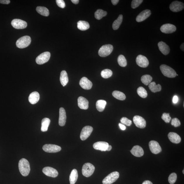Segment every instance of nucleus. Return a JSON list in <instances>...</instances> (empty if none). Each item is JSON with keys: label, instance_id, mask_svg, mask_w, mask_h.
Instances as JSON below:
<instances>
[{"label": "nucleus", "instance_id": "nucleus-50", "mask_svg": "<svg viewBox=\"0 0 184 184\" xmlns=\"http://www.w3.org/2000/svg\"><path fill=\"white\" fill-rule=\"evenodd\" d=\"M142 184H153L152 182L149 180H146L144 181Z\"/></svg>", "mask_w": 184, "mask_h": 184}, {"label": "nucleus", "instance_id": "nucleus-43", "mask_svg": "<svg viewBox=\"0 0 184 184\" xmlns=\"http://www.w3.org/2000/svg\"><path fill=\"white\" fill-rule=\"evenodd\" d=\"M162 119L167 123H169L171 120V117L169 115V113H163L161 117Z\"/></svg>", "mask_w": 184, "mask_h": 184}, {"label": "nucleus", "instance_id": "nucleus-4", "mask_svg": "<svg viewBox=\"0 0 184 184\" xmlns=\"http://www.w3.org/2000/svg\"><path fill=\"white\" fill-rule=\"evenodd\" d=\"M95 170V167L91 163H86L83 166L82 173L84 176L88 177L92 175Z\"/></svg>", "mask_w": 184, "mask_h": 184}, {"label": "nucleus", "instance_id": "nucleus-28", "mask_svg": "<svg viewBox=\"0 0 184 184\" xmlns=\"http://www.w3.org/2000/svg\"><path fill=\"white\" fill-rule=\"evenodd\" d=\"M78 177V174L76 169H74L72 171L69 177V181L70 184H75L77 182Z\"/></svg>", "mask_w": 184, "mask_h": 184}, {"label": "nucleus", "instance_id": "nucleus-27", "mask_svg": "<svg viewBox=\"0 0 184 184\" xmlns=\"http://www.w3.org/2000/svg\"><path fill=\"white\" fill-rule=\"evenodd\" d=\"M77 28L81 31L87 30L90 28V25L88 22L83 20H79L77 22Z\"/></svg>", "mask_w": 184, "mask_h": 184}, {"label": "nucleus", "instance_id": "nucleus-23", "mask_svg": "<svg viewBox=\"0 0 184 184\" xmlns=\"http://www.w3.org/2000/svg\"><path fill=\"white\" fill-rule=\"evenodd\" d=\"M169 140L175 144H179L180 142L181 138L179 135L174 132H170L168 135Z\"/></svg>", "mask_w": 184, "mask_h": 184}, {"label": "nucleus", "instance_id": "nucleus-49", "mask_svg": "<svg viewBox=\"0 0 184 184\" xmlns=\"http://www.w3.org/2000/svg\"><path fill=\"white\" fill-rule=\"evenodd\" d=\"M119 1V0H112L111 2L114 5H116L118 3Z\"/></svg>", "mask_w": 184, "mask_h": 184}, {"label": "nucleus", "instance_id": "nucleus-47", "mask_svg": "<svg viewBox=\"0 0 184 184\" xmlns=\"http://www.w3.org/2000/svg\"><path fill=\"white\" fill-rule=\"evenodd\" d=\"M10 3L9 0H0V3L3 4H8Z\"/></svg>", "mask_w": 184, "mask_h": 184}, {"label": "nucleus", "instance_id": "nucleus-32", "mask_svg": "<svg viewBox=\"0 0 184 184\" xmlns=\"http://www.w3.org/2000/svg\"><path fill=\"white\" fill-rule=\"evenodd\" d=\"M123 20V15L120 14L119 16L117 19L114 20L112 24V28L114 30H116L119 28Z\"/></svg>", "mask_w": 184, "mask_h": 184}, {"label": "nucleus", "instance_id": "nucleus-35", "mask_svg": "<svg viewBox=\"0 0 184 184\" xmlns=\"http://www.w3.org/2000/svg\"><path fill=\"white\" fill-rule=\"evenodd\" d=\"M107 12L102 9H98L95 13V16L96 19L100 20L107 15Z\"/></svg>", "mask_w": 184, "mask_h": 184}, {"label": "nucleus", "instance_id": "nucleus-38", "mask_svg": "<svg viewBox=\"0 0 184 184\" xmlns=\"http://www.w3.org/2000/svg\"><path fill=\"white\" fill-rule=\"evenodd\" d=\"M117 60L119 65L122 67H125L127 64L126 59L124 55H120L118 57Z\"/></svg>", "mask_w": 184, "mask_h": 184}, {"label": "nucleus", "instance_id": "nucleus-33", "mask_svg": "<svg viewBox=\"0 0 184 184\" xmlns=\"http://www.w3.org/2000/svg\"><path fill=\"white\" fill-rule=\"evenodd\" d=\"M112 95L114 98L119 100H124L126 99V96L121 92L118 91H114L112 93Z\"/></svg>", "mask_w": 184, "mask_h": 184}, {"label": "nucleus", "instance_id": "nucleus-13", "mask_svg": "<svg viewBox=\"0 0 184 184\" xmlns=\"http://www.w3.org/2000/svg\"><path fill=\"white\" fill-rule=\"evenodd\" d=\"M184 4L181 2L175 1L172 3L169 6L171 11L173 12H178L184 9Z\"/></svg>", "mask_w": 184, "mask_h": 184}, {"label": "nucleus", "instance_id": "nucleus-34", "mask_svg": "<svg viewBox=\"0 0 184 184\" xmlns=\"http://www.w3.org/2000/svg\"><path fill=\"white\" fill-rule=\"evenodd\" d=\"M36 11L39 14L43 16H48L49 15V10L46 7L39 6L37 7Z\"/></svg>", "mask_w": 184, "mask_h": 184}, {"label": "nucleus", "instance_id": "nucleus-8", "mask_svg": "<svg viewBox=\"0 0 184 184\" xmlns=\"http://www.w3.org/2000/svg\"><path fill=\"white\" fill-rule=\"evenodd\" d=\"M11 25L16 29H23L27 26V23L24 20L19 19H15L12 20Z\"/></svg>", "mask_w": 184, "mask_h": 184}, {"label": "nucleus", "instance_id": "nucleus-51", "mask_svg": "<svg viewBox=\"0 0 184 184\" xmlns=\"http://www.w3.org/2000/svg\"><path fill=\"white\" fill-rule=\"evenodd\" d=\"M71 1L72 2L73 4H77L79 3V0H71Z\"/></svg>", "mask_w": 184, "mask_h": 184}, {"label": "nucleus", "instance_id": "nucleus-37", "mask_svg": "<svg viewBox=\"0 0 184 184\" xmlns=\"http://www.w3.org/2000/svg\"><path fill=\"white\" fill-rule=\"evenodd\" d=\"M137 93L140 97L143 98H145L148 96L147 91L144 87H140L137 89Z\"/></svg>", "mask_w": 184, "mask_h": 184}, {"label": "nucleus", "instance_id": "nucleus-44", "mask_svg": "<svg viewBox=\"0 0 184 184\" xmlns=\"http://www.w3.org/2000/svg\"><path fill=\"white\" fill-rule=\"evenodd\" d=\"M171 124L175 127H177L180 126L181 123L178 118H174L171 120Z\"/></svg>", "mask_w": 184, "mask_h": 184}, {"label": "nucleus", "instance_id": "nucleus-12", "mask_svg": "<svg viewBox=\"0 0 184 184\" xmlns=\"http://www.w3.org/2000/svg\"><path fill=\"white\" fill-rule=\"evenodd\" d=\"M134 124L137 127L143 129L146 127V122L144 118L139 116H135L133 118Z\"/></svg>", "mask_w": 184, "mask_h": 184}, {"label": "nucleus", "instance_id": "nucleus-3", "mask_svg": "<svg viewBox=\"0 0 184 184\" xmlns=\"http://www.w3.org/2000/svg\"><path fill=\"white\" fill-rule=\"evenodd\" d=\"M31 42V39L29 36H25L18 39L16 42V46L18 48H23L28 47Z\"/></svg>", "mask_w": 184, "mask_h": 184}, {"label": "nucleus", "instance_id": "nucleus-1", "mask_svg": "<svg viewBox=\"0 0 184 184\" xmlns=\"http://www.w3.org/2000/svg\"><path fill=\"white\" fill-rule=\"evenodd\" d=\"M18 168L20 173L22 176L25 177L29 174L30 170L29 163L27 159L22 158L20 159L18 163Z\"/></svg>", "mask_w": 184, "mask_h": 184}, {"label": "nucleus", "instance_id": "nucleus-29", "mask_svg": "<svg viewBox=\"0 0 184 184\" xmlns=\"http://www.w3.org/2000/svg\"><path fill=\"white\" fill-rule=\"evenodd\" d=\"M149 89L153 93H155L161 91L162 87L160 84L157 85L155 82H151L149 85Z\"/></svg>", "mask_w": 184, "mask_h": 184}, {"label": "nucleus", "instance_id": "nucleus-31", "mask_svg": "<svg viewBox=\"0 0 184 184\" xmlns=\"http://www.w3.org/2000/svg\"><path fill=\"white\" fill-rule=\"evenodd\" d=\"M50 122L51 120L48 118H45L43 119L42 120L41 128V130L42 132H46L48 131Z\"/></svg>", "mask_w": 184, "mask_h": 184}, {"label": "nucleus", "instance_id": "nucleus-53", "mask_svg": "<svg viewBox=\"0 0 184 184\" xmlns=\"http://www.w3.org/2000/svg\"><path fill=\"white\" fill-rule=\"evenodd\" d=\"M184 43H183V44H182L180 46V48L181 49V50L183 51H184Z\"/></svg>", "mask_w": 184, "mask_h": 184}, {"label": "nucleus", "instance_id": "nucleus-19", "mask_svg": "<svg viewBox=\"0 0 184 184\" xmlns=\"http://www.w3.org/2000/svg\"><path fill=\"white\" fill-rule=\"evenodd\" d=\"M108 146H109V144L107 142H98L94 143L93 146V148L96 150L105 151H107Z\"/></svg>", "mask_w": 184, "mask_h": 184}, {"label": "nucleus", "instance_id": "nucleus-40", "mask_svg": "<svg viewBox=\"0 0 184 184\" xmlns=\"http://www.w3.org/2000/svg\"><path fill=\"white\" fill-rule=\"evenodd\" d=\"M177 179L176 173H173L169 175L168 180L169 183L171 184H173L175 183Z\"/></svg>", "mask_w": 184, "mask_h": 184}, {"label": "nucleus", "instance_id": "nucleus-6", "mask_svg": "<svg viewBox=\"0 0 184 184\" xmlns=\"http://www.w3.org/2000/svg\"><path fill=\"white\" fill-rule=\"evenodd\" d=\"M119 177V173L117 171H114L110 174L102 181L103 184H112L115 182Z\"/></svg>", "mask_w": 184, "mask_h": 184}, {"label": "nucleus", "instance_id": "nucleus-9", "mask_svg": "<svg viewBox=\"0 0 184 184\" xmlns=\"http://www.w3.org/2000/svg\"><path fill=\"white\" fill-rule=\"evenodd\" d=\"M93 130V128L90 126H86L83 128L80 134L82 140H85L89 138Z\"/></svg>", "mask_w": 184, "mask_h": 184}, {"label": "nucleus", "instance_id": "nucleus-16", "mask_svg": "<svg viewBox=\"0 0 184 184\" xmlns=\"http://www.w3.org/2000/svg\"><path fill=\"white\" fill-rule=\"evenodd\" d=\"M43 173L48 176L53 178L56 177L58 176V173L56 169L50 167H46L42 170Z\"/></svg>", "mask_w": 184, "mask_h": 184}, {"label": "nucleus", "instance_id": "nucleus-24", "mask_svg": "<svg viewBox=\"0 0 184 184\" xmlns=\"http://www.w3.org/2000/svg\"><path fill=\"white\" fill-rule=\"evenodd\" d=\"M158 46L159 51L164 55L168 54L170 52V48L168 45L164 42L161 41L159 42Z\"/></svg>", "mask_w": 184, "mask_h": 184}, {"label": "nucleus", "instance_id": "nucleus-10", "mask_svg": "<svg viewBox=\"0 0 184 184\" xmlns=\"http://www.w3.org/2000/svg\"><path fill=\"white\" fill-rule=\"evenodd\" d=\"M149 149L151 152L155 154H157L162 151V148L159 143L155 140H151L149 143Z\"/></svg>", "mask_w": 184, "mask_h": 184}, {"label": "nucleus", "instance_id": "nucleus-11", "mask_svg": "<svg viewBox=\"0 0 184 184\" xmlns=\"http://www.w3.org/2000/svg\"><path fill=\"white\" fill-rule=\"evenodd\" d=\"M43 149L45 152L48 153H56L61 150V147L53 144H46L43 147Z\"/></svg>", "mask_w": 184, "mask_h": 184}, {"label": "nucleus", "instance_id": "nucleus-30", "mask_svg": "<svg viewBox=\"0 0 184 184\" xmlns=\"http://www.w3.org/2000/svg\"><path fill=\"white\" fill-rule=\"evenodd\" d=\"M106 105V102L105 100H100L96 102V107L98 111L102 112L105 109Z\"/></svg>", "mask_w": 184, "mask_h": 184}, {"label": "nucleus", "instance_id": "nucleus-52", "mask_svg": "<svg viewBox=\"0 0 184 184\" xmlns=\"http://www.w3.org/2000/svg\"><path fill=\"white\" fill-rule=\"evenodd\" d=\"M112 149V147L111 145H109L108 146V148H107V151H110Z\"/></svg>", "mask_w": 184, "mask_h": 184}, {"label": "nucleus", "instance_id": "nucleus-14", "mask_svg": "<svg viewBox=\"0 0 184 184\" xmlns=\"http://www.w3.org/2000/svg\"><path fill=\"white\" fill-rule=\"evenodd\" d=\"M136 61L137 64L140 67H146L149 64V61L147 57L141 55L137 56Z\"/></svg>", "mask_w": 184, "mask_h": 184}, {"label": "nucleus", "instance_id": "nucleus-42", "mask_svg": "<svg viewBox=\"0 0 184 184\" xmlns=\"http://www.w3.org/2000/svg\"><path fill=\"white\" fill-rule=\"evenodd\" d=\"M120 121L122 124L126 125L128 126H130L132 124L131 120L129 119L128 118L125 117L121 118L120 120Z\"/></svg>", "mask_w": 184, "mask_h": 184}, {"label": "nucleus", "instance_id": "nucleus-22", "mask_svg": "<svg viewBox=\"0 0 184 184\" xmlns=\"http://www.w3.org/2000/svg\"><path fill=\"white\" fill-rule=\"evenodd\" d=\"M130 151L133 155L136 157H141L144 154V151L143 149L138 145L133 147Z\"/></svg>", "mask_w": 184, "mask_h": 184}, {"label": "nucleus", "instance_id": "nucleus-46", "mask_svg": "<svg viewBox=\"0 0 184 184\" xmlns=\"http://www.w3.org/2000/svg\"><path fill=\"white\" fill-rule=\"evenodd\" d=\"M178 101V98L177 96H174L173 99V102L174 104L177 103Z\"/></svg>", "mask_w": 184, "mask_h": 184}, {"label": "nucleus", "instance_id": "nucleus-25", "mask_svg": "<svg viewBox=\"0 0 184 184\" xmlns=\"http://www.w3.org/2000/svg\"><path fill=\"white\" fill-rule=\"evenodd\" d=\"M40 99V95L37 92L34 91L31 93L28 100L30 103L32 104L37 103Z\"/></svg>", "mask_w": 184, "mask_h": 184}, {"label": "nucleus", "instance_id": "nucleus-39", "mask_svg": "<svg viewBox=\"0 0 184 184\" xmlns=\"http://www.w3.org/2000/svg\"><path fill=\"white\" fill-rule=\"evenodd\" d=\"M112 74V71L110 69H106L102 70L101 75L104 79H107L111 77Z\"/></svg>", "mask_w": 184, "mask_h": 184}, {"label": "nucleus", "instance_id": "nucleus-54", "mask_svg": "<svg viewBox=\"0 0 184 184\" xmlns=\"http://www.w3.org/2000/svg\"><path fill=\"white\" fill-rule=\"evenodd\" d=\"M184 170L183 169V174H184Z\"/></svg>", "mask_w": 184, "mask_h": 184}, {"label": "nucleus", "instance_id": "nucleus-48", "mask_svg": "<svg viewBox=\"0 0 184 184\" xmlns=\"http://www.w3.org/2000/svg\"><path fill=\"white\" fill-rule=\"evenodd\" d=\"M119 125L120 128L121 130H125L126 129V126L124 124L119 123Z\"/></svg>", "mask_w": 184, "mask_h": 184}, {"label": "nucleus", "instance_id": "nucleus-5", "mask_svg": "<svg viewBox=\"0 0 184 184\" xmlns=\"http://www.w3.org/2000/svg\"><path fill=\"white\" fill-rule=\"evenodd\" d=\"M113 50V46L111 44H106L102 46L98 52V54L101 57H105L109 55Z\"/></svg>", "mask_w": 184, "mask_h": 184}, {"label": "nucleus", "instance_id": "nucleus-20", "mask_svg": "<svg viewBox=\"0 0 184 184\" xmlns=\"http://www.w3.org/2000/svg\"><path fill=\"white\" fill-rule=\"evenodd\" d=\"M66 114L64 108L61 107L59 109V126H63L65 125L66 121Z\"/></svg>", "mask_w": 184, "mask_h": 184}, {"label": "nucleus", "instance_id": "nucleus-21", "mask_svg": "<svg viewBox=\"0 0 184 184\" xmlns=\"http://www.w3.org/2000/svg\"><path fill=\"white\" fill-rule=\"evenodd\" d=\"M78 105L79 108L83 110H87L89 107V102L83 97H79L78 99Z\"/></svg>", "mask_w": 184, "mask_h": 184}, {"label": "nucleus", "instance_id": "nucleus-18", "mask_svg": "<svg viewBox=\"0 0 184 184\" xmlns=\"http://www.w3.org/2000/svg\"><path fill=\"white\" fill-rule=\"evenodd\" d=\"M79 84L81 87L85 90L91 89L93 86L91 82L85 77L82 78L79 81Z\"/></svg>", "mask_w": 184, "mask_h": 184}, {"label": "nucleus", "instance_id": "nucleus-7", "mask_svg": "<svg viewBox=\"0 0 184 184\" xmlns=\"http://www.w3.org/2000/svg\"><path fill=\"white\" fill-rule=\"evenodd\" d=\"M51 53L48 52H46L42 53L37 57L36 62L38 65H42L48 62L50 59Z\"/></svg>", "mask_w": 184, "mask_h": 184}, {"label": "nucleus", "instance_id": "nucleus-17", "mask_svg": "<svg viewBox=\"0 0 184 184\" xmlns=\"http://www.w3.org/2000/svg\"><path fill=\"white\" fill-rule=\"evenodd\" d=\"M151 14V11L150 10L146 9L138 14L136 18V20L137 22H140L144 21L147 19Z\"/></svg>", "mask_w": 184, "mask_h": 184}, {"label": "nucleus", "instance_id": "nucleus-36", "mask_svg": "<svg viewBox=\"0 0 184 184\" xmlns=\"http://www.w3.org/2000/svg\"><path fill=\"white\" fill-rule=\"evenodd\" d=\"M141 81L145 85H148L152 80V77L149 75H145L141 77Z\"/></svg>", "mask_w": 184, "mask_h": 184}, {"label": "nucleus", "instance_id": "nucleus-26", "mask_svg": "<svg viewBox=\"0 0 184 184\" xmlns=\"http://www.w3.org/2000/svg\"><path fill=\"white\" fill-rule=\"evenodd\" d=\"M60 80L61 84L63 86H65L68 83L69 81L68 77L66 71L63 70L61 72Z\"/></svg>", "mask_w": 184, "mask_h": 184}, {"label": "nucleus", "instance_id": "nucleus-15", "mask_svg": "<svg viewBox=\"0 0 184 184\" xmlns=\"http://www.w3.org/2000/svg\"><path fill=\"white\" fill-rule=\"evenodd\" d=\"M160 30L162 32L165 34H171L174 32L176 30V27L173 24H166L162 26Z\"/></svg>", "mask_w": 184, "mask_h": 184}, {"label": "nucleus", "instance_id": "nucleus-2", "mask_svg": "<svg viewBox=\"0 0 184 184\" xmlns=\"http://www.w3.org/2000/svg\"><path fill=\"white\" fill-rule=\"evenodd\" d=\"M160 69L163 75L167 77L174 78L176 76V72L171 67L165 65H162L160 66Z\"/></svg>", "mask_w": 184, "mask_h": 184}, {"label": "nucleus", "instance_id": "nucleus-45", "mask_svg": "<svg viewBox=\"0 0 184 184\" xmlns=\"http://www.w3.org/2000/svg\"><path fill=\"white\" fill-rule=\"evenodd\" d=\"M56 3L59 7L64 8L65 7V4L63 0H56Z\"/></svg>", "mask_w": 184, "mask_h": 184}, {"label": "nucleus", "instance_id": "nucleus-41", "mask_svg": "<svg viewBox=\"0 0 184 184\" xmlns=\"http://www.w3.org/2000/svg\"><path fill=\"white\" fill-rule=\"evenodd\" d=\"M143 0H133L131 3V7L133 9H135L140 6L143 3Z\"/></svg>", "mask_w": 184, "mask_h": 184}]
</instances>
